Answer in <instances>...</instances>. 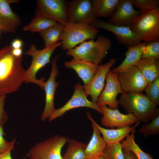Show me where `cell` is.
<instances>
[{
	"instance_id": "obj_30",
	"label": "cell",
	"mask_w": 159,
	"mask_h": 159,
	"mask_svg": "<svg viewBox=\"0 0 159 159\" xmlns=\"http://www.w3.org/2000/svg\"><path fill=\"white\" fill-rule=\"evenodd\" d=\"M101 155L105 159H125L120 143L107 145Z\"/></svg>"
},
{
	"instance_id": "obj_27",
	"label": "cell",
	"mask_w": 159,
	"mask_h": 159,
	"mask_svg": "<svg viewBox=\"0 0 159 159\" xmlns=\"http://www.w3.org/2000/svg\"><path fill=\"white\" fill-rule=\"evenodd\" d=\"M136 130L134 129L121 142L123 149L132 152L137 159H153V157L149 153L143 151L135 142V134Z\"/></svg>"
},
{
	"instance_id": "obj_11",
	"label": "cell",
	"mask_w": 159,
	"mask_h": 159,
	"mask_svg": "<svg viewBox=\"0 0 159 159\" xmlns=\"http://www.w3.org/2000/svg\"><path fill=\"white\" fill-rule=\"evenodd\" d=\"M118 73L110 70L108 71L105 79V88L101 93L96 103L98 107L108 105V107L110 109L117 108L119 104L117 97L119 94L125 92L118 80Z\"/></svg>"
},
{
	"instance_id": "obj_32",
	"label": "cell",
	"mask_w": 159,
	"mask_h": 159,
	"mask_svg": "<svg viewBox=\"0 0 159 159\" xmlns=\"http://www.w3.org/2000/svg\"><path fill=\"white\" fill-rule=\"evenodd\" d=\"M145 95L156 105L159 104V76L149 83L145 90Z\"/></svg>"
},
{
	"instance_id": "obj_23",
	"label": "cell",
	"mask_w": 159,
	"mask_h": 159,
	"mask_svg": "<svg viewBox=\"0 0 159 159\" xmlns=\"http://www.w3.org/2000/svg\"><path fill=\"white\" fill-rule=\"evenodd\" d=\"M120 0H92L94 14L96 17L110 18Z\"/></svg>"
},
{
	"instance_id": "obj_20",
	"label": "cell",
	"mask_w": 159,
	"mask_h": 159,
	"mask_svg": "<svg viewBox=\"0 0 159 159\" xmlns=\"http://www.w3.org/2000/svg\"><path fill=\"white\" fill-rule=\"evenodd\" d=\"M64 65L67 68L74 70L83 81L84 85H86L96 74L99 65L87 61L73 58L65 62Z\"/></svg>"
},
{
	"instance_id": "obj_19",
	"label": "cell",
	"mask_w": 159,
	"mask_h": 159,
	"mask_svg": "<svg viewBox=\"0 0 159 159\" xmlns=\"http://www.w3.org/2000/svg\"><path fill=\"white\" fill-rule=\"evenodd\" d=\"M87 118L97 127L107 145L120 143L133 130L138 126L140 123L139 121L133 126H128L125 127L110 129H106L98 125L92 117L90 112H87Z\"/></svg>"
},
{
	"instance_id": "obj_10",
	"label": "cell",
	"mask_w": 159,
	"mask_h": 159,
	"mask_svg": "<svg viewBox=\"0 0 159 159\" xmlns=\"http://www.w3.org/2000/svg\"><path fill=\"white\" fill-rule=\"evenodd\" d=\"M68 23H83L92 25L98 19L95 15L91 1L74 0L67 1Z\"/></svg>"
},
{
	"instance_id": "obj_24",
	"label": "cell",
	"mask_w": 159,
	"mask_h": 159,
	"mask_svg": "<svg viewBox=\"0 0 159 159\" xmlns=\"http://www.w3.org/2000/svg\"><path fill=\"white\" fill-rule=\"evenodd\" d=\"M148 84L159 76V61L141 58L136 66Z\"/></svg>"
},
{
	"instance_id": "obj_33",
	"label": "cell",
	"mask_w": 159,
	"mask_h": 159,
	"mask_svg": "<svg viewBox=\"0 0 159 159\" xmlns=\"http://www.w3.org/2000/svg\"><path fill=\"white\" fill-rule=\"evenodd\" d=\"M134 6L141 12L150 11L158 7V0H132Z\"/></svg>"
},
{
	"instance_id": "obj_2",
	"label": "cell",
	"mask_w": 159,
	"mask_h": 159,
	"mask_svg": "<svg viewBox=\"0 0 159 159\" xmlns=\"http://www.w3.org/2000/svg\"><path fill=\"white\" fill-rule=\"evenodd\" d=\"M111 46L108 37L99 35L97 40L85 41L79 46L68 50L66 54L73 58L90 62L99 65L106 57Z\"/></svg>"
},
{
	"instance_id": "obj_8",
	"label": "cell",
	"mask_w": 159,
	"mask_h": 159,
	"mask_svg": "<svg viewBox=\"0 0 159 159\" xmlns=\"http://www.w3.org/2000/svg\"><path fill=\"white\" fill-rule=\"evenodd\" d=\"M67 9V1L37 0L35 16L54 20L65 26L68 23Z\"/></svg>"
},
{
	"instance_id": "obj_12",
	"label": "cell",
	"mask_w": 159,
	"mask_h": 159,
	"mask_svg": "<svg viewBox=\"0 0 159 159\" xmlns=\"http://www.w3.org/2000/svg\"><path fill=\"white\" fill-rule=\"evenodd\" d=\"M118 78L122 90L126 92L141 93L148 85L136 66L130 67L118 73Z\"/></svg>"
},
{
	"instance_id": "obj_14",
	"label": "cell",
	"mask_w": 159,
	"mask_h": 159,
	"mask_svg": "<svg viewBox=\"0 0 159 159\" xmlns=\"http://www.w3.org/2000/svg\"><path fill=\"white\" fill-rule=\"evenodd\" d=\"M59 55H57L51 62L52 70L48 80L44 82L43 89L45 93V104L44 111L41 117L42 121L49 118L52 112L55 109L54 107V100L55 93L59 82H56L55 79L58 76L59 71L57 64V60Z\"/></svg>"
},
{
	"instance_id": "obj_7",
	"label": "cell",
	"mask_w": 159,
	"mask_h": 159,
	"mask_svg": "<svg viewBox=\"0 0 159 159\" xmlns=\"http://www.w3.org/2000/svg\"><path fill=\"white\" fill-rule=\"evenodd\" d=\"M69 138L55 135L36 143L26 155L29 159H62V150Z\"/></svg>"
},
{
	"instance_id": "obj_15",
	"label": "cell",
	"mask_w": 159,
	"mask_h": 159,
	"mask_svg": "<svg viewBox=\"0 0 159 159\" xmlns=\"http://www.w3.org/2000/svg\"><path fill=\"white\" fill-rule=\"evenodd\" d=\"M91 25L96 29H102L112 32L120 44L127 47L141 43L130 26L113 25L98 19Z\"/></svg>"
},
{
	"instance_id": "obj_9",
	"label": "cell",
	"mask_w": 159,
	"mask_h": 159,
	"mask_svg": "<svg viewBox=\"0 0 159 159\" xmlns=\"http://www.w3.org/2000/svg\"><path fill=\"white\" fill-rule=\"evenodd\" d=\"M74 91L72 96L63 106L58 109H55L49 118V122L63 115L67 112L72 109L82 107L90 108L102 114L100 108L96 103L89 100L84 90V86L80 83L75 84Z\"/></svg>"
},
{
	"instance_id": "obj_26",
	"label": "cell",
	"mask_w": 159,
	"mask_h": 159,
	"mask_svg": "<svg viewBox=\"0 0 159 159\" xmlns=\"http://www.w3.org/2000/svg\"><path fill=\"white\" fill-rule=\"evenodd\" d=\"M66 152L62 159H85V151L87 144L73 139L69 138Z\"/></svg>"
},
{
	"instance_id": "obj_16",
	"label": "cell",
	"mask_w": 159,
	"mask_h": 159,
	"mask_svg": "<svg viewBox=\"0 0 159 159\" xmlns=\"http://www.w3.org/2000/svg\"><path fill=\"white\" fill-rule=\"evenodd\" d=\"M117 59H111L106 64L98 66L97 72L88 84L84 86L85 94L91 96L92 101L96 103L102 91L107 73L116 63Z\"/></svg>"
},
{
	"instance_id": "obj_31",
	"label": "cell",
	"mask_w": 159,
	"mask_h": 159,
	"mask_svg": "<svg viewBox=\"0 0 159 159\" xmlns=\"http://www.w3.org/2000/svg\"><path fill=\"white\" fill-rule=\"evenodd\" d=\"M141 58L159 60V41L147 42L143 48Z\"/></svg>"
},
{
	"instance_id": "obj_21",
	"label": "cell",
	"mask_w": 159,
	"mask_h": 159,
	"mask_svg": "<svg viewBox=\"0 0 159 159\" xmlns=\"http://www.w3.org/2000/svg\"><path fill=\"white\" fill-rule=\"evenodd\" d=\"M92 137L85 151V159H97L101 155L107 145L96 125L92 122Z\"/></svg>"
},
{
	"instance_id": "obj_17",
	"label": "cell",
	"mask_w": 159,
	"mask_h": 159,
	"mask_svg": "<svg viewBox=\"0 0 159 159\" xmlns=\"http://www.w3.org/2000/svg\"><path fill=\"white\" fill-rule=\"evenodd\" d=\"M141 12L135 9L132 0H120L112 16L107 21L111 24L130 27Z\"/></svg>"
},
{
	"instance_id": "obj_29",
	"label": "cell",
	"mask_w": 159,
	"mask_h": 159,
	"mask_svg": "<svg viewBox=\"0 0 159 159\" xmlns=\"http://www.w3.org/2000/svg\"><path fill=\"white\" fill-rule=\"evenodd\" d=\"M151 121L142 125L138 131L145 137L147 138L150 135H156L159 133V111L157 109Z\"/></svg>"
},
{
	"instance_id": "obj_41",
	"label": "cell",
	"mask_w": 159,
	"mask_h": 159,
	"mask_svg": "<svg viewBox=\"0 0 159 159\" xmlns=\"http://www.w3.org/2000/svg\"><path fill=\"white\" fill-rule=\"evenodd\" d=\"M0 30H1V28H0Z\"/></svg>"
},
{
	"instance_id": "obj_18",
	"label": "cell",
	"mask_w": 159,
	"mask_h": 159,
	"mask_svg": "<svg viewBox=\"0 0 159 159\" xmlns=\"http://www.w3.org/2000/svg\"><path fill=\"white\" fill-rule=\"evenodd\" d=\"M18 2L17 0H0V27L4 33H15L21 24V19L10 6L11 3Z\"/></svg>"
},
{
	"instance_id": "obj_40",
	"label": "cell",
	"mask_w": 159,
	"mask_h": 159,
	"mask_svg": "<svg viewBox=\"0 0 159 159\" xmlns=\"http://www.w3.org/2000/svg\"><path fill=\"white\" fill-rule=\"evenodd\" d=\"M97 159H105L104 157L102 156V155L100 156Z\"/></svg>"
},
{
	"instance_id": "obj_28",
	"label": "cell",
	"mask_w": 159,
	"mask_h": 159,
	"mask_svg": "<svg viewBox=\"0 0 159 159\" xmlns=\"http://www.w3.org/2000/svg\"><path fill=\"white\" fill-rule=\"evenodd\" d=\"M57 22L43 16H35L28 24L23 27L22 29L32 33L39 32Z\"/></svg>"
},
{
	"instance_id": "obj_5",
	"label": "cell",
	"mask_w": 159,
	"mask_h": 159,
	"mask_svg": "<svg viewBox=\"0 0 159 159\" xmlns=\"http://www.w3.org/2000/svg\"><path fill=\"white\" fill-rule=\"evenodd\" d=\"M61 45V42H58L48 47H44L43 49L39 50L34 44H31L24 54L25 55L32 57V59L30 66L26 70L24 82L35 83L43 89L44 77L37 79L36 74L39 70L50 62L52 54L57 48Z\"/></svg>"
},
{
	"instance_id": "obj_37",
	"label": "cell",
	"mask_w": 159,
	"mask_h": 159,
	"mask_svg": "<svg viewBox=\"0 0 159 159\" xmlns=\"http://www.w3.org/2000/svg\"><path fill=\"white\" fill-rule=\"evenodd\" d=\"M125 159H137L135 154L131 151L123 149Z\"/></svg>"
},
{
	"instance_id": "obj_38",
	"label": "cell",
	"mask_w": 159,
	"mask_h": 159,
	"mask_svg": "<svg viewBox=\"0 0 159 159\" xmlns=\"http://www.w3.org/2000/svg\"><path fill=\"white\" fill-rule=\"evenodd\" d=\"M12 53L16 57H20L22 56L23 50L22 48L13 49Z\"/></svg>"
},
{
	"instance_id": "obj_25",
	"label": "cell",
	"mask_w": 159,
	"mask_h": 159,
	"mask_svg": "<svg viewBox=\"0 0 159 159\" xmlns=\"http://www.w3.org/2000/svg\"><path fill=\"white\" fill-rule=\"evenodd\" d=\"M64 26L57 22L39 32L43 39L45 47H50L61 41Z\"/></svg>"
},
{
	"instance_id": "obj_34",
	"label": "cell",
	"mask_w": 159,
	"mask_h": 159,
	"mask_svg": "<svg viewBox=\"0 0 159 159\" xmlns=\"http://www.w3.org/2000/svg\"><path fill=\"white\" fill-rule=\"evenodd\" d=\"M6 135L3 126L0 127V155L10 150L12 151L14 148L15 139L11 141H8L4 138V136Z\"/></svg>"
},
{
	"instance_id": "obj_3",
	"label": "cell",
	"mask_w": 159,
	"mask_h": 159,
	"mask_svg": "<svg viewBox=\"0 0 159 159\" xmlns=\"http://www.w3.org/2000/svg\"><path fill=\"white\" fill-rule=\"evenodd\" d=\"M118 103L145 124L151 120L157 110L155 104L140 93L125 92L118 100Z\"/></svg>"
},
{
	"instance_id": "obj_36",
	"label": "cell",
	"mask_w": 159,
	"mask_h": 159,
	"mask_svg": "<svg viewBox=\"0 0 159 159\" xmlns=\"http://www.w3.org/2000/svg\"><path fill=\"white\" fill-rule=\"evenodd\" d=\"M23 46V42L19 39H16L13 40L11 45L13 49L22 48Z\"/></svg>"
},
{
	"instance_id": "obj_13",
	"label": "cell",
	"mask_w": 159,
	"mask_h": 159,
	"mask_svg": "<svg viewBox=\"0 0 159 159\" xmlns=\"http://www.w3.org/2000/svg\"><path fill=\"white\" fill-rule=\"evenodd\" d=\"M102 117L101 118V125L112 129L121 128L131 126L140 121L132 113L124 114L120 112L118 109H111L106 105L101 106Z\"/></svg>"
},
{
	"instance_id": "obj_35",
	"label": "cell",
	"mask_w": 159,
	"mask_h": 159,
	"mask_svg": "<svg viewBox=\"0 0 159 159\" xmlns=\"http://www.w3.org/2000/svg\"><path fill=\"white\" fill-rule=\"evenodd\" d=\"M6 97V95H0V127L3 126L9 119V116L4 109Z\"/></svg>"
},
{
	"instance_id": "obj_4",
	"label": "cell",
	"mask_w": 159,
	"mask_h": 159,
	"mask_svg": "<svg viewBox=\"0 0 159 159\" xmlns=\"http://www.w3.org/2000/svg\"><path fill=\"white\" fill-rule=\"evenodd\" d=\"M140 42L159 41V8L141 12L130 26Z\"/></svg>"
},
{
	"instance_id": "obj_39",
	"label": "cell",
	"mask_w": 159,
	"mask_h": 159,
	"mask_svg": "<svg viewBox=\"0 0 159 159\" xmlns=\"http://www.w3.org/2000/svg\"><path fill=\"white\" fill-rule=\"evenodd\" d=\"M11 150L0 155V159H13L11 155Z\"/></svg>"
},
{
	"instance_id": "obj_1",
	"label": "cell",
	"mask_w": 159,
	"mask_h": 159,
	"mask_svg": "<svg viewBox=\"0 0 159 159\" xmlns=\"http://www.w3.org/2000/svg\"><path fill=\"white\" fill-rule=\"evenodd\" d=\"M12 50L9 45L0 49V95L16 91L24 81L26 70L22 66L23 56H15Z\"/></svg>"
},
{
	"instance_id": "obj_22",
	"label": "cell",
	"mask_w": 159,
	"mask_h": 159,
	"mask_svg": "<svg viewBox=\"0 0 159 159\" xmlns=\"http://www.w3.org/2000/svg\"><path fill=\"white\" fill-rule=\"evenodd\" d=\"M147 42L127 47L125 53V57L122 62L112 71L118 73L132 67L136 66L141 59L143 47Z\"/></svg>"
},
{
	"instance_id": "obj_6",
	"label": "cell",
	"mask_w": 159,
	"mask_h": 159,
	"mask_svg": "<svg viewBox=\"0 0 159 159\" xmlns=\"http://www.w3.org/2000/svg\"><path fill=\"white\" fill-rule=\"evenodd\" d=\"M98 32L97 29L85 23H68L64 26L61 41L63 50L72 49L87 40L96 38Z\"/></svg>"
}]
</instances>
